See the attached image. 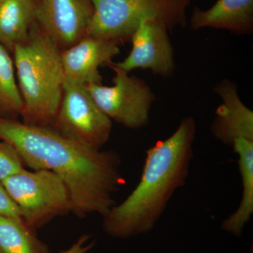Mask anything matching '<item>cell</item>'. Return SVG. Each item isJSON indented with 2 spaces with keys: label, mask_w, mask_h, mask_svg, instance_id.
I'll list each match as a JSON object with an SVG mask.
<instances>
[{
  "label": "cell",
  "mask_w": 253,
  "mask_h": 253,
  "mask_svg": "<svg viewBox=\"0 0 253 253\" xmlns=\"http://www.w3.org/2000/svg\"><path fill=\"white\" fill-rule=\"evenodd\" d=\"M0 139L18 151L26 167L47 169L61 178L69 191L71 212L78 217H104L116 204L115 196L126 183L116 151L87 147L50 126L14 118H0Z\"/></svg>",
  "instance_id": "1"
},
{
  "label": "cell",
  "mask_w": 253,
  "mask_h": 253,
  "mask_svg": "<svg viewBox=\"0 0 253 253\" xmlns=\"http://www.w3.org/2000/svg\"><path fill=\"white\" fill-rule=\"evenodd\" d=\"M196 134V121L187 116L169 137L157 141L146 151L137 185L103 217V229L108 235L129 239L154 229L173 195L185 185Z\"/></svg>",
  "instance_id": "2"
},
{
  "label": "cell",
  "mask_w": 253,
  "mask_h": 253,
  "mask_svg": "<svg viewBox=\"0 0 253 253\" xmlns=\"http://www.w3.org/2000/svg\"><path fill=\"white\" fill-rule=\"evenodd\" d=\"M23 108L22 122L51 126L62 99L66 77L61 50L37 24L12 52Z\"/></svg>",
  "instance_id": "3"
},
{
  "label": "cell",
  "mask_w": 253,
  "mask_h": 253,
  "mask_svg": "<svg viewBox=\"0 0 253 253\" xmlns=\"http://www.w3.org/2000/svg\"><path fill=\"white\" fill-rule=\"evenodd\" d=\"M191 0H91L92 17L86 35L120 44L130 41L144 21L165 25L169 32L187 23L186 10Z\"/></svg>",
  "instance_id": "4"
},
{
  "label": "cell",
  "mask_w": 253,
  "mask_h": 253,
  "mask_svg": "<svg viewBox=\"0 0 253 253\" xmlns=\"http://www.w3.org/2000/svg\"><path fill=\"white\" fill-rule=\"evenodd\" d=\"M1 182L19 208L23 220L34 231L72 212L67 186L47 169L31 172L23 169Z\"/></svg>",
  "instance_id": "5"
},
{
  "label": "cell",
  "mask_w": 253,
  "mask_h": 253,
  "mask_svg": "<svg viewBox=\"0 0 253 253\" xmlns=\"http://www.w3.org/2000/svg\"><path fill=\"white\" fill-rule=\"evenodd\" d=\"M112 68V86L103 84L86 85L93 99L104 114L118 124L130 129L148 126L150 111L156 101V95L149 84L141 78L115 66Z\"/></svg>",
  "instance_id": "6"
},
{
  "label": "cell",
  "mask_w": 253,
  "mask_h": 253,
  "mask_svg": "<svg viewBox=\"0 0 253 253\" xmlns=\"http://www.w3.org/2000/svg\"><path fill=\"white\" fill-rule=\"evenodd\" d=\"M50 126L76 142L102 149L111 136L112 121L99 109L86 85L66 81L59 111Z\"/></svg>",
  "instance_id": "7"
},
{
  "label": "cell",
  "mask_w": 253,
  "mask_h": 253,
  "mask_svg": "<svg viewBox=\"0 0 253 253\" xmlns=\"http://www.w3.org/2000/svg\"><path fill=\"white\" fill-rule=\"evenodd\" d=\"M93 11L91 0H40L36 21L62 51L86 36Z\"/></svg>",
  "instance_id": "8"
},
{
  "label": "cell",
  "mask_w": 253,
  "mask_h": 253,
  "mask_svg": "<svg viewBox=\"0 0 253 253\" xmlns=\"http://www.w3.org/2000/svg\"><path fill=\"white\" fill-rule=\"evenodd\" d=\"M168 32L162 23L154 21L141 23L131 36L130 53L123 61L113 64L128 73L140 68L162 77L170 76L176 66Z\"/></svg>",
  "instance_id": "9"
},
{
  "label": "cell",
  "mask_w": 253,
  "mask_h": 253,
  "mask_svg": "<svg viewBox=\"0 0 253 253\" xmlns=\"http://www.w3.org/2000/svg\"><path fill=\"white\" fill-rule=\"evenodd\" d=\"M120 51L119 44L114 41L86 35L76 44L61 51L66 81L86 86L102 84L100 66L113 62Z\"/></svg>",
  "instance_id": "10"
},
{
  "label": "cell",
  "mask_w": 253,
  "mask_h": 253,
  "mask_svg": "<svg viewBox=\"0 0 253 253\" xmlns=\"http://www.w3.org/2000/svg\"><path fill=\"white\" fill-rule=\"evenodd\" d=\"M214 91L221 100L211 126L217 140L231 146L239 137L253 140V111L240 99L237 84L230 80L218 83Z\"/></svg>",
  "instance_id": "11"
},
{
  "label": "cell",
  "mask_w": 253,
  "mask_h": 253,
  "mask_svg": "<svg viewBox=\"0 0 253 253\" xmlns=\"http://www.w3.org/2000/svg\"><path fill=\"white\" fill-rule=\"evenodd\" d=\"M190 24L193 30H225L237 35L253 33V0H218L207 10L195 8Z\"/></svg>",
  "instance_id": "12"
},
{
  "label": "cell",
  "mask_w": 253,
  "mask_h": 253,
  "mask_svg": "<svg viewBox=\"0 0 253 253\" xmlns=\"http://www.w3.org/2000/svg\"><path fill=\"white\" fill-rule=\"evenodd\" d=\"M238 156V165L242 196L239 208L221 223V229L233 235L241 236L245 226L253 214V140L244 137L236 139L232 145Z\"/></svg>",
  "instance_id": "13"
},
{
  "label": "cell",
  "mask_w": 253,
  "mask_h": 253,
  "mask_svg": "<svg viewBox=\"0 0 253 253\" xmlns=\"http://www.w3.org/2000/svg\"><path fill=\"white\" fill-rule=\"evenodd\" d=\"M36 4L34 0H0V44L9 53L29 37Z\"/></svg>",
  "instance_id": "14"
},
{
  "label": "cell",
  "mask_w": 253,
  "mask_h": 253,
  "mask_svg": "<svg viewBox=\"0 0 253 253\" xmlns=\"http://www.w3.org/2000/svg\"><path fill=\"white\" fill-rule=\"evenodd\" d=\"M49 247L22 218L0 216V253H49Z\"/></svg>",
  "instance_id": "15"
},
{
  "label": "cell",
  "mask_w": 253,
  "mask_h": 253,
  "mask_svg": "<svg viewBox=\"0 0 253 253\" xmlns=\"http://www.w3.org/2000/svg\"><path fill=\"white\" fill-rule=\"evenodd\" d=\"M22 108L14 60L9 51L0 44V118L16 119Z\"/></svg>",
  "instance_id": "16"
},
{
  "label": "cell",
  "mask_w": 253,
  "mask_h": 253,
  "mask_svg": "<svg viewBox=\"0 0 253 253\" xmlns=\"http://www.w3.org/2000/svg\"><path fill=\"white\" fill-rule=\"evenodd\" d=\"M24 167L18 151L9 143L0 139V181L21 172Z\"/></svg>",
  "instance_id": "17"
},
{
  "label": "cell",
  "mask_w": 253,
  "mask_h": 253,
  "mask_svg": "<svg viewBox=\"0 0 253 253\" xmlns=\"http://www.w3.org/2000/svg\"><path fill=\"white\" fill-rule=\"evenodd\" d=\"M0 216L21 218V212L0 181Z\"/></svg>",
  "instance_id": "18"
},
{
  "label": "cell",
  "mask_w": 253,
  "mask_h": 253,
  "mask_svg": "<svg viewBox=\"0 0 253 253\" xmlns=\"http://www.w3.org/2000/svg\"><path fill=\"white\" fill-rule=\"evenodd\" d=\"M90 236L88 234H83L79 239L77 240L76 243L73 244L70 249L66 251H61V253H86L90 251L94 247L95 242L90 243L89 244H86L89 241Z\"/></svg>",
  "instance_id": "19"
}]
</instances>
